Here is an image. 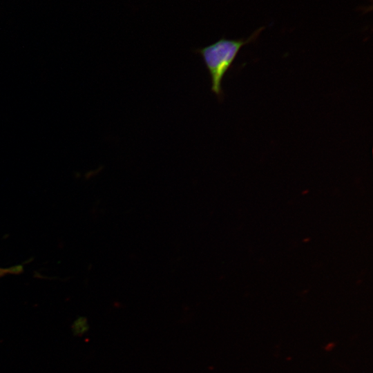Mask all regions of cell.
Instances as JSON below:
<instances>
[{
  "instance_id": "6da1fadb",
  "label": "cell",
  "mask_w": 373,
  "mask_h": 373,
  "mask_svg": "<svg viewBox=\"0 0 373 373\" xmlns=\"http://www.w3.org/2000/svg\"><path fill=\"white\" fill-rule=\"evenodd\" d=\"M264 29V26L258 28L247 38L231 39L223 37L209 46L194 50L202 57L211 77V91L219 101H222L224 98L222 88L223 77L232 66L240 50L245 45L255 41Z\"/></svg>"
},
{
  "instance_id": "7a4b0ae2",
  "label": "cell",
  "mask_w": 373,
  "mask_h": 373,
  "mask_svg": "<svg viewBox=\"0 0 373 373\" xmlns=\"http://www.w3.org/2000/svg\"><path fill=\"white\" fill-rule=\"evenodd\" d=\"M23 270L21 265H15L10 267H0V278L9 276L21 274Z\"/></svg>"
}]
</instances>
